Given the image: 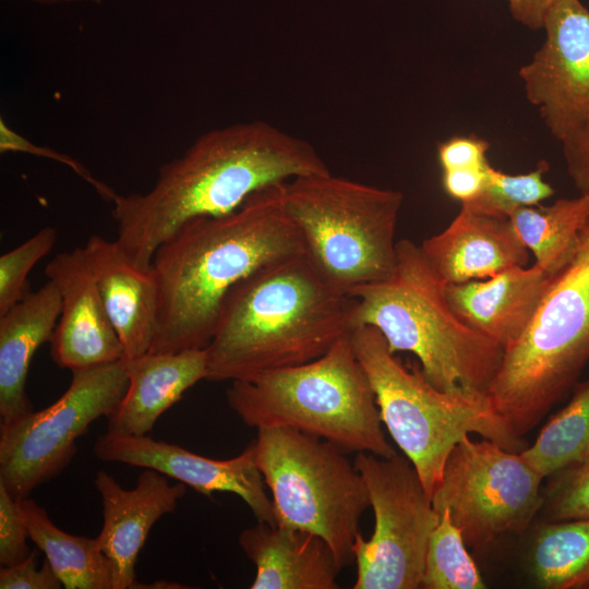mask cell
I'll return each mask as SVG.
<instances>
[{
    "label": "cell",
    "instance_id": "obj_12",
    "mask_svg": "<svg viewBox=\"0 0 589 589\" xmlns=\"http://www.w3.org/2000/svg\"><path fill=\"white\" fill-rule=\"evenodd\" d=\"M68 389L49 407L0 429V482L16 500L57 477L73 459L76 440L109 417L128 388L122 359L72 370Z\"/></svg>",
    "mask_w": 589,
    "mask_h": 589
},
{
    "label": "cell",
    "instance_id": "obj_23",
    "mask_svg": "<svg viewBox=\"0 0 589 589\" xmlns=\"http://www.w3.org/2000/svg\"><path fill=\"white\" fill-rule=\"evenodd\" d=\"M29 539L41 551L67 589H113V565L96 538L70 534L57 527L34 500H20Z\"/></svg>",
    "mask_w": 589,
    "mask_h": 589
},
{
    "label": "cell",
    "instance_id": "obj_8",
    "mask_svg": "<svg viewBox=\"0 0 589 589\" xmlns=\"http://www.w3.org/2000/svg\"><path fill=\"white\" fill-rule=\"evenodd\" d=\"M283 197L306 257L333 286L350 293L393 274L400 191L326 171L284 182Z\"/></svg>",
    "mask_w": 589,
    "mask_h": 589
},
{
    "label": "cell",
    "instance_id": "obj_11",
    "mask_svg": "<svg viewBox=\"0 0 589 589\" xmlns=\"http://www.w3.org/2000/svg\"><path fill=\"white\" fill-rule=\"evenodd\" d=\"M543 479L521 452L468 435L450 450L432 504L448 510L467 546L482 549L529 527L544 503Z\"/></svg>",
    "mask_w": 589,
    "mask_h": 589
},
{
    "label": "cell",
    "instance_id": "obj_22",
    "mask_svg": "<svg viewBox=\"0 0 589 589\" xmlns=\"http://www.w3.org/2000/svg\"><path fill=\"white\" fill-rule=\"evenodd\" d=\"M61 296L48 279L0 316V417L9 423L33 410L26 395L32 359L51 340L61 313Z\"/></svg>",
    "mask_w": 589,
    "mask_h": 589
},
{
    "label": "cell",
    "instance_id": "obj_35",
    "mask_svg": "<svg viewBox=\"0 0 589 589\" xmlns=\"http://www.w3.org/2000/svg\"><path fill=\"white\" fill-rule=\"evenodd\" d=\"M561 143L568 176L579 194L589 196V119Z\"/></svg>",
    "mask_w": 589,
    "mask_h": 589
},
{
    "label": "cell",
    "instance_id": "obj_3",
    "mask_svg": "<svg viewBox=\"0 0 589 589\" xmlns=\"http://www.w3.org/2000/svg\"><path fill=\"white\" fill-rule=\"evenodd\" d=\"M356 309L305 254L265 266L226 296L205 348L206 380H251L315 360L357 327Z\"/></svg>",
    "mask_w": 589,
    "mask_h": 589
},
{
    "label": "cell",
    "instance_id": "obj_34",
    "mask_svg": "<svg viewBox=\"0 0 589 589\" xmlns=\"http://www.w3.org/2000/svg\"><path fill=\"white\" fill-rule=\"evenodd\" d=\"M489 143L477 135H454L437 144V158L443 170L486 168Z\"/></svg>",
    "mask_w": 589,
    "mask_h": 589
},
{
    "label": "cell",
    "instance_id": "obj_32",
    "mask_svg": "<svg viewBox=\"0 0 589 589\" xmlns=\"http://www.w3.org/2000/svg\"><path fill=\"white\" fill-rule=\"evenodd\" d=\"M28 529L20 506V500L13 497L0 482V564L12 566L21 563L31 554L27 545Z\"/></svg>",
    "mask_w": 589,
    "mask_h": 589
},
{
    "label": "cell",
    "instance_id": "obj_31",
    "mask_svg": "<svg viewBox=\"0 0 589 589\" xmlns=\"http://www.w3.org/2000/svg\"><path fill=\"white\" fill-rule=\"evenodd\" d=\"M0 152L1 154L23 153L36 157L52 159L69 167L81 179L88 183L101 199L112 202L118 194L112 188L95 178L93 173L75 158L50 147L32 143L26 137L11 129L2 118L0 119Z\"/></svg>",
    "mask_w": 589,
    "mask_h": 589
},
{
    "label": "cell",
    "instance_id": "obj_39",
    "mask_svg": "<svg viewBox=\"0 0 589 589\" xmlns=\"http://www.w3.org/2000/svg\"><path fill=\"white\" fill-rule=\"evenodd\" d=\"M586 589H589V584L587 585Z\"/></svg>",
    "mask_w": 589,
    "mask_h": 589
},
{
    "label": "cell",
    "instance_id": "obj_33",
    "mask_svg": "<svg viewBox=\"0 0 589 589\" xmlns=\"http://www.w3.org/2000/svg\"><path fill=\"white\" fill-rule=\"evenodd\" d=\"M39 553L37 550L22 561L12 566H1L0 588L1 589H60L62 582L56 575L47 558L40 568H37Z\"/></svg>",
    "mask_w": 589,
    "mask_h": 589
},
{
    "label": "cell",
    "instance_id": "obj_15",
    "mask_svg": "<svg viewBox=\"0 0 589 589\" xmlns=\"http://www.w3.org/2000/svg\"><path fill=\"white\" fill-rule=\"evenodd\" d=\"M45 274L58 288L62 302L50 340L53 362L72 371L123 359L122 344L83 247L58 253L47 264Z\"/></svg>",
    "mask_w": 589,
    "mask_h": 589
},
{
    "label": "cell",
    "instance_id": "obj_20",
    "mask_svg": "<svg viewBox=\"0 0 589 589\" xmlns=\"http://www.w3.org/2000/svg\"><path fill=\"white\" fill-rule=\"evenodd\" d=\"M122 363L128 388L107 417V432L117 435H146L166 410L207 376L205 348L178 352L148 351L123 358Z\"/></svg>",
    "mask_w": 589,
    "mask_h": 589
},
{
    "label": "cell",
    "instance_id": "obj_2",
    "mask_svg": "<svg viewBox=\"0 0 589 589\" xmlns=\"http://www.w3.org/2000/svg\"><path fill=\"white\" fill-rule=\"evenodd\" d=\"M283 183L253 193L237 209L193 218L155 252L157 330L149 352L204 349L228 292L278 261L305 254Z\"/></svg>",
    "mask_w": 589,
    "mask_h": 589
},
{
    "label": "cell",
    "instance_id": "obj_7",
    "mask_svg": "<svg viewBox=\"0 0 589 589\" xmlns=\"http://www.w3.org/2000/svg\"><path fill=\"white\" fill-rule=\"evenodd\" d=\"M589 364V216L572 260L553 276L531 323L503 353L488 396L524 437L566 398Z\"/></svg>",
    "mask_w": 589,
    "mask_h": 589
},
{
    "label": "cell",
    "instance_id": "obj_36",
    "mask_svg": "<svg viewBox=\"0 0 589 589\" xmlns=\"http://www.w3.org/2000/svg\"><path fill=\"white\" fill-rule=\"evenodd\" d=\"M486 168H465L443 170L444 191L454 200L468 203L476 200L483 191L486 181Z\"/></svg>",
    "mask_w": 589,
    "mask_h": 589
},
{
    "label": "cell",
    "instance_id": "obj_6",
    "mask_svg": "<svg viewBox=\"0 0 589 589\" xmlns=\"http://www.w3.org/2000/svg\"><path fill=\"white\" fill-rule=\"evenodd\" d=\"M350 338L374 390L383 424L414 466L431 498L450 450L465 436L479 434L515 453L528 446L488 394L437 389L421 368L406 366L375 327L359 325Z\"/></svg>",
    "mask_w": 589,
    "mask_h": 589
},
{
    "label": "cell",
    "instance_id": "obj_4",
    "mask_svg": "<svg viewBox=\"0 0 589 589\" xmlns=\"http://www.w3.org/2000/svg\"><path fill=\"white\" fill-rule=\"evenodd\" d=\"M396 251L388 278L349 293L357 300V326L375 327L394 353H413L437 389L488 394L504 348L457 317L446 298V284L420 245L401 239Z\"/></svg>",
    "mask_w": 589,
    "mask_h": 589
},
{
    "label": "cell",
    "instance_id": "obj_28",
    "mask_svg": "<svg viewBox=\"0 0 589 589\" xmlns=\"http://www.w3.org/2000/svg\"><path fill=\"white\" fill-rule=\"evenodd\" d=\"M548 170L545 160L539 161L532 171L520 175H509L490 166L482 193L468 203L506 216L518 207L539 205L554 194L553 187L543 178Z\"/></svg>",
    "mask_w": 589,
    "mask_h": 589
},
{
    "label": "cell",
    "instance_id": "obj_30",
    "mask_svg": "<svg viewBox=\"0 0 589 589\" xmlns=\"http://www.w3.org/2000/svg\"><path fill=\"white\" fill-rule=\"evenodd\" d=\"M551 477L542 506L545 520L589 518V462L574 464Z\"/></svg>",
    "mask_w": 589,
    "mask_h": 589
},
{
    "label": "cell",
    "instance_id": "obj_37",
    "mask_svg": "<svg viewBox=\"0 0 589 589\" xmlns=\"http://www.w3.org/2000/svg\"><path fill=\"white\" fill-rule=\"evenodd\" d=\"M556 0H507L512 17L531 31L542 29L545 15Z\"/></svg>",
    "mask_w": 589,
    "mask_h": 589
},
{
    "label": "cell",
    "instance_id": "obj_13",
    "mask_svg": "<svg viewBox=\"0 0 589 589\" xmlns=\"http://www.w3.org/2000/svg\"><path fill=\"white\" fill-rule=\"evenodd\" d=\"M545 38L519 76L526 97L560 142L589 119V9L581 0H556Z\"/></svg>",
    "mask_w": 589,
    "mask_h": 589
},
{
    "label": "cell",
    "instance_id": "obj_18",
    "mask_svg": "<svg viewBox=\"0 0 589 589\" xmlns=\"http://www.w3.org/2000/svg\"><path fill=\"white\" fill-rule=\"evenodd\" d=\"M552 278L534 264L513 266L488 279L448 284L445 292L460 321L505 350L531 323Z\"/></svg>",
    "mask_w": 589,
    "mask_h": 589
},
{
    "label": "cell",
    "instance_id": "obj_5",
    "mask_svg": "<svg viewBox=\"0 0 589 589\" xmlns=\"http://www.w3.org/2000/svg\"><path fill=\"white\" fill-rule=\"evenodd\" d=\"M350 335L315 360L231 382L226 392L229 407L256 430L292 428L347 453L395 455Z\"/></svg>",
    "mask_w": 589,
    "mask_h": 589
},
{
    "label": "cell",
    "instance_id": "obj_38",
    "mask_svg": "<svg viewBox=\"0 0 589 589\" xmlns=\"http://www.w3.org/2000/svg\"><path fill=\"white\" fill-rule=\"evenodd\" d=\"M39 4H57V3H72V2H95L99 3L101 0H31Z\"/></svg>",
    "mask_w": 589,
    "mask_h": 589
},
{
    "label": "cell",
    "instance_id": "obj_29",
    "mask_svg": "<svg viewBox=\"0 0 589 589\" xmlns=\"http://www.w3.org/2000/svg\"><path fill=\"white\" fill-rule=\"evenodd\" d=\"M57 236L53 227L46 226L0 256V316L31 292L28 273L52 250Z\"/></svg>",
    "mask_w": 589,
    "mask_h": 589
},
{
    "label": "cell",
    "instance_id": "obj_21",
    "mask_svg": "<svg viewBox=\"0 0 589 589\" xmlns=\"http://www.w3.org/2000/svg\"><path fill=\"white\" fill-rule=\"evenodd\" d=\"M255 565L251 589H337L341 569L318 536L259 521L238 539Z\"/></svg>",
    "mask_w": 589,
    "mask_h": 589
},
{
    "label": "cell",
    "instance_id": "obj_10",
    "mask_svg": "<svg viewBox=\"0 0 589 589\" xmlns=\"http://www.w3.org/2000/svg\"><path fill=\"white\" fill-rule=\"evenodd\" d=\"M374 513V530L353 544L354 589L421 588L428 543L440 520L414 466L397 453L354 457Z\"/></svg>",
    "mask_w": 589,
    "mask_h": 589
},
{
    "label": "cell",
    "instance_id": "obj_27",
    "mask_svg": "<svg viewBox=\"0 0 589 589\" xmlns=\"http://www.w3.org/2000/svg\"><path fill=\"white\" fill-rule=\"evenodd\" d=\"M466 546L461 531L453 524L448 510H443L429 539L421 588H486Z\"/></svg>",
    "mask_w": 589,
    "mask_h": 589
},
{
    "label": "cell",
    "instance_id": "obj_1",
    "mask_svg": "<svg viewBox=\"0 0 589 589\" xmlns=\"http://www.w3.org/2000/svg\"><path fill=\"white\" fill-rule=\"evenodd\" d=\"M326 171L310 142L267 121L213 129L164 164L148 191L116 195V242L148 269L156 250L187 221L230 213L266 187Z\"/></svg>",
    "mask_w": 589,
    "mask_h": 589
},
{
    "label": "cell",
    "instance_id": "obj_17",
    "mask_svg": "<svg viewBox=\"0 0 589 589\" xmlns=\"http://www.w3.org/2000/svg\"><path fill=\"white\" fill-rule=\"evenodd\" d=\"M420 249L446 285L488 279L529 261L509 217L473 203L461 204L447 228L423 240Z\"/></svg>",
    "mask_w": 589,
    "mask_h": 589
},
{
    "label": "cell",
    "instance_id": "obj_25",
    "mask_svg": "<svg viewBox=\"0 0 589 589\" xmlns=\"http://www.w3.org/2000/svg\"><path fill=\"white\" fill-rule=\"evenodd\" d=\"M529 567L544 589H586L589 584V518L546 521L534 533Z\"/></svg>",
    "mask_w": 589,
    "mask_h": 589
},
{
    "label": "cell",
    "instance_id": "obj_24",
    "mask_svg": "<svg viewBox=\"0 0 589 589\" xmlns=\"http://www.w3.org/2000/svg\"><path fill=\"white\" fill-rule=\"evenodd\" d=\"M588 216L589 196L579 194L549 206H521L508 217L534 265L554 276L574 256Z\"/></svg>",
    "mask_w": 589,
    "mask_h": 589
},
{
    "label": "cell",
    "instance_id": "obj_40",
    "mask_svg": "<svg viewBox=\"0 0 589 589\" xmlns=\"http://www.w3.org/2000/svg\"><path fill=\"white\" fill-rule=\"evenodd\" d=\"M586 462H589V459Z\"/></svg>",
    "mask_w": 589,
    "mask_h": 589
},
{
    "label": "cell",
    "instance_id": "obj_26",
    "mask_svg": "<svg viewBox=\"0 0 589 589\" xmlns=\"http://www.w3.org/2000/svg\"><path fill=\"white\" fill-rule=\"evenodd\" d=\"M521 454L544 479L589 458V380L575 386L568 404Z\"/></svg>",
    "mask_w": 589,
    "mask_h": 589
},
{
    "label": "cell",
    "instance_id": "obj_19",
    "mask_svg": "<svg viewBox=\"0 0 589 589\" xmlns=\"http://www.w3.org/2000/svg\"><path fill=\"white\" fill-rule=\"evenodd\" d=\"M124 358L151 350L158 320V286L151 268L136 266L116 240L93 235L83 247Z\"/></svg>",
    "mask_w": 589,
    "mask_h": 589
},
{
    "label": "cell",
    "instance_id": "obj_14",
    "mask_svg": "<svg viewBox=\"0 0 589 589\" xmlns=\"http://www.w3.org/2000/svg\"><path fill=\"white\" fill-rule=\"evenodd\" d=\"M93 452L106 462L156 470L207 497L215 492L237 494L257 521L276 525L273 501L266 493V484L256 462L254 440L238 456L219 460L147 435L107 432L97 438Z\"/></svg>",
    "mask_w": 589,
    "mask_h": 589
},
{
    "label": "cell",
    "instance_id": "obj_16",
    "mask_svg": "<svg viewBox=\"0 0 589 589\" xmlns=\"http://www.w3.org/2000/svg\"><path fill=\"white\" fill-rule=\"evenodd\" d=\"M94 485L100 495L104 517L96 539L113 565V589L134 588L137 556L152 527L176 510L187 485L170 484L167 476L148 468L140 473L132 489L122 488L105 470L96 473Z\"/></svg>",
    "mask_w": 589,
    "mask_h": 589
},
{
    "label": "cell",
    "instance_id": "obj_9",
    "mask_svg": "<svg viewBox=\"0 0 589 589\" xmlns=\"http://www.w3.org/2000/svg\"><path fill=\"white\" fill-rule=\"evenodd\" d=\"M254 443L276 525L321 537L340 568L353 564V544L370 498L347 452L286 426L257 430Z\"/></svg>",
    "mask_w": 589,
    "mask_h": 589
}]
</instances>
